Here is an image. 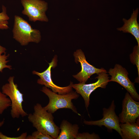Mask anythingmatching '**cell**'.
<instances>
[{
	"mask_svg": "<svg viewBox=\"0 0 139 139\" xmlns=\"http://www.w3.org/2000/svg\"><path fill=\"white\" fill-rule=\"evenodd\" d=\"M4 119L2 121H0V127H2L4 124Z\"/></svg>",
	"mask_w": 139,
	"mask_h": 139,
	"instance_id": "603a6c76",
	"label": "cell"
},
{
	"mask_svg": "<svg viewBox=\"0 0 139 139\" xmlns=\"http://www.w3.org/2000/svg\"><path fill=\"white\" fill-rule=\"evenodd\" d=\"M115 106L113 100L108 108H104L103 109V117L102 119L95 121L84 120V123L87 125L104 126L109 130L114 129L116 130L121 136L119 121L115 112Z\"/></svg>",
	"mask_w": 139,
	"mask_h": 139,
	"instance_id": "ba28073f",
	"label": "cell"
},
{
	"mask_svg": "<svg viewBox=\"0 0 139 139\" xmlns=\"http://www.w3.org/2000/svg\"><path fill=\"white\" fill-rule=\"evenodd\" d=\"M61 131L56 139H75L78 134V125L72 124L66 120L62 122L59 127Z\"/></svg>",
	"mask_w": 139,
	"mask_h": 139,
	"instance_id": "4fadbf2b",
	"label": "cell"
},
{
	"mask_svg": "<svg viewBox=\"0 0 139 139\" xmlns=\"http://www.w3.org/2000/svg\"><path fill=\"white\" fill-rule=\"evenodd\" d=\"M23 9L22 13L27 15L30 21H39L47 22L48 19L46 14L48 4L41 0H21Z\"/></svg>",
	"mask_w": 139,
	"mask_h": 139,
	"instance_id": "5b68a950",
	"label": "cell"
},
{
	"mask_svg": "<svg viewBox=\"0 0 139 139\" xmlns=\"http://www.w3.org/2000/svg\"><path fill=\"white\" fill-rule=\"evenodd\" d=\"M33 109V113L28 115L29 121L37 131L56 139L60 130L54 122L52 114L48 112L39 103L34 106Z\"/></svg>",
	"mask_w": 139,
	"mask_h": 139,
	"instance_id": "6da1fadb",
	"label": "cell"
},
{
	"mask_svg": "<svg viewBox=\"0 0 139 139\" xmlns=\"http://www.w3.org/2000/svg\"><path fill=\"white\" fill-rule=\"evenodd\" d=\"M2 9V11L0 13V29H7L8 28V20L9 17L7 13L5 6L3 5Z\"/></svg>",
	"mask_w": 139,
	"mask_h": 139,
	"instance_id": "9a60e30c",
	"label": "cell"
},
{
	"mask_svg": "<svg viewBox=\"0 0 139 139\" xmlns=\"http://www.w3.org/2000/svg\"><path fill=\"white\" fill-rule=\"evenodd\" d=\"M6 50L5 48L0 45V55L3 53H5Z\"/></svg>",
	"mask_w": 139,
	"mask_h": 139,
	"instance_id": "7402d4cb",
	"label": "cell"
},
{
	"mask_svg": "<svg viewBox=\"0 0 139 139\" xmlns=\"http://www.w3.org/2000/svg\"><path fill=\"white\" fill-rule=\"evenodd\" d=\"M56 56L54 57L51 62L49 63V66L45 71L40 73L35 71H32L33 74L38 76L40 78L38 79V84L44 85L45 86L51 89L52 91L58 94H62L68 93L72 90L71 85L73 83L71 82L68 86L62 87L58 86L54 84L52 81L51 77V68H54L57 65V59Z\"/></svg>",
	"mask_w": 139,
	"mask_h": 139,
	"instance_id": "9c48e42d",
	"label": "cell"
},
{
	"mask_svg": "<svg viewBox=\"0 0 139 139\" xmlns=\"http://www.w3.org/2000/svg\"><path fill=\"white\" fill-rule=\"evenodd\" d=\"M26 139H54L50 135L38 131L33 132L31 135L27 136Z\"/></svg>",
	"mask_w": 139,
	"mask_h": 139,
	"instance_id": "ac0fdd59",
	"label": "cell"
},
{
	"mask_svg": "<svg viewBox=\"0 0 139 139\" xmlns=\"http://www.w3.org/2000/svg\"><path fill=\"white\" fill-rule=\"evenodd\" d=\"M40 91L49 98V101L48 104L44 107L48 112L53 114L58 109L68 108L80 115L72 101L73 99H77L79 97V95L76 92L72 91L65 94H57L45 86L43 87Z\"/></svg>",
	"mask_w": 139,
	"mask_h": 139,
	"instance_id": "7a4b0ae2",
	"label": "cell"
},
{
	"mask_svg": "<svg viewBox=\"0 0 139 139\" xmlns=\"http://www.w3.org/2000/svg\"><path fill=\"white\" fill-rule=\"evenodd\" d=\"M75 61L76 63L79 62L81 66V71L77 74L73 75L80 83H85L88 79L93 74H98L102 72H107L103 68H95L90 65L86 61L84 53L81 49L77 50L74 53Z\"/></svg>",
	"mask_w": 139,
	"mask_h": 139,
	"instance_id": "30bf717a",
	"label": "cell"
},
{
	"mask_svg": "<svg viewBox=\"0 0 139 139\" xmlns=\"http://www.w3.org/2000/svg\"><path fill=\"white\" fill-rule=\"evenodd\" d=\"M27 136L26 132L23 133L20 136L16 137H10L3 134L0 132V139H26Z\"/></svg>",
	"mask_w": 139,
	"mask_h": 139,
	"instance_id": "44dd1931",
	"label": "cell"
},
{
	"mask_svg": "<svg viewBox=\"0 0 139 139\" xmlns=\"http://www.w3.org/2000/svg\"><path fill=\"white\" fill-rule=\"evenodd\" d=\"M100 137L97 134L93 133L90 134L88 133H78L76 139H99Z\"/></svg>",
	"mask_w": 139,
	"mask_h": 139,
	"instance_id": "ffe728a7",
	"label": "cell"
},
{
	"mask_svg": "<svg viewBox=\"0 0 139 139\" xmlns=\"http://www.w3.org/2000/svg\"><path fill=\"white\" fill-rule=\"evenodd\" d=\"M139 116V102L136 101L128 92H127L123 101L121 112L119 115V122L134 123Z\"/></svg>",
	"mask_w": 139,
	"mask_h": 139,
	"instance_id": "8fae6325",
	"label": "cell"
},
{
	"mask_svg": "<svg viewBox=\"0 0 139 139\" xmlns=\"http://www.w3.org/2000/svg\"><path fill=\"white\" fill-rule=\"evenodd\" d=\"M138 12V8L133 10L130 18L128 20L123 18V25L117 28V30L124 33H131L135 37L139 46V25L137 21Z\"/></svg>",
	"mask_w": 139,
	"mask_h": 139,
	"instance_id": "7c38bea8",
	"label": "cell"
},
{
	"mask_svg": "<svg viewBox=\"0 0 139 139\" xmlns=\"http://www.w3.org/2000/svg\"><path fill=\"white\" fill-rule=\"evenodd\" d=\"M131 62L137 66L138 76L139 75V46L136 45L133 48V51L129 55Z\"/></svg>",
	"mask_w": 139,
	"mask_h": 139,
	"instance_id": "e0dca14e",
	"label": "cell"
},
{
	"mask_svg": "<svg viewBox=\"0 0 139 139\" xmlns=\"http://www.w3.org/2000/svg\"><path fill=\"white\" fill-rule=\"evenodd\" d=\"M11 105L9 98L0 90V114H2L5 110L11 106Z\"/></svg>",
	"mask_w": 139,
	"mask_h": 139,
	"instance_id": "2e32d148",
	"label": "cell"
},
{
	"mask_svg": "<svg viewBox=\"0 0 139 139\" xmlns=\"http://www.w3.org/2000/svg\"><path fill=\"white\" fill-rule=\"evenodd\" d=\"M107 73L102 72L98 74V76L95 78L98 79V81L93 83L88 84L81 83L74 84H72L71 86L72 88L83 98L87 110L89 105L90 95L91 93L99 87L105 88L108 84L109 79L108 75Z\"/></svg>",
	"mask_w": 139,
	"mask_h": 139,
	"instance_id": "8992f818",
	"label": "cell"
},
{
	"mask_svg": "<svg viewBox=\"0 0 139 139\" xmlns=\"http://www.w3.org/2000/svg\"><path fill=\"white\" fill-rule=\"evenodd\" d=\"M8 56L9 55H7L5 53L0 55V72H2L3 69L5 68L10 70L12 69L11 65L6 64L9 62V60H7Z\"/></svg>",
	"mask_w": 139,
	"mask_h": 139,
	"instance_id": "d6986e66",
	"label": "cell"
},
{
	"mask_svg": "<svg viewBox=\"0 0 139 139\" xmlns=\"http://www.w3.org/2000/svg\"><path fill=\"white\" fill-rule=\"evenodd\" d=\"M139 119L134 123L120 124L123 139H139Z\"/></svg>",
	"mask_w": 139,
	"mask_h": 139,
	"instance_id": "5bb4252c",
	"label": "cell"
},
{
	"mask_svg": "<svg viewBox=\"0 0 139 139\" xmlns=\"http://www.w3.org/2000/svg\"><path fill=\"white\" fill-rule=\"evenodd\" d=\"M111 76L109 82H115L123 86L135 101L139 100V95L136 91L134 84L129 79L128 73L125 68L119 64L115 65L113 68H110L108 72Z\"/></svg>",
	"mask_w": 139,
	"mask_h": 139,
	"instance_id": "52a82bcc",
	"label": "cell"
},
{
	"mask_svg": "<svg viewBox=\"0 0 139 139\" xmlns=\"http://www.w3.org/2000/svg\"><path fill=\"white\" fill-rule=\"evenodd\" d=\"M14 76H10L8 80V83L2 86V93L8 96L10 100L11 116L13 118H18L20 116L24 117L28 114L23 108V94L19 90L17 84L14 83Z\"/></svg>",
	"mask_w": 139,
	"mask_h": 139,
	"instance_id": "277c9868",
	"label": "cell"
},
{
	"mask_svg": "<svg viewBox=\"0 0 139 139\" xmlns=\"http://www.w3.org/2000/svg\"><path fill=\"white\" fill-rule=\"evenodd\" d=\"M12 32L13 38L22 46L30 42L38 43L41 40L39 31L33 29L27 21L18 15L14 16Z\"/></svg>",
	"mask_w": 139,
	"mask_h": 139,
	"instance_id": "3957f363",
	"label": "cell"
}]
</instances>
